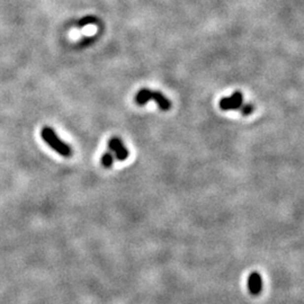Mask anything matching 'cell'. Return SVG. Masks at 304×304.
Instances as JSON below:
<instances>
[{"mask_svg": "<svg viewBox=\"0 0 304 304\" xmlns=\"http://www.w3.org/2000/svg\"><path fill=\"white\" fill-rule=\"evenodd\" d=\"M243 104V96L240 92H235L230 97H223L219 106L222 110H236Z\"/></svg>", "mask_w": 304, "mask_h": 304, "instance_id": "7a4b0ae2", "label": "cell"}, {"mask_svg": "<svg viewBox=\"0 0 304 304\" xmlns=\"http://www.w3.org/2000/svg\"><path fill=\"white\" fill-rule=\"evenodd\" d=\"M248 291L251 295H259L263 291V278L258 273H251L248 277Z\"/></svg>", "mask_w": 304, "mask_h": 304, "instance_id": "277c9868", "label": "cell"}, {"mask_svg": "<svg viewBox=\"0 0 304 304\" xmlns=\"http://www.w3.org/2000/svg\"><path fill=\"white\" fill-rule=\"evenodd\" d=\"M41 137L51 149L54 150L60 156L65 158H70L72 156V149H71L70 145L63 142L50 126H44L41 130Z\"/></svg>", "mask_w": 304, "mask_h": 304, "instance_id": "6da1fadb", "label": "cell"}, {"mask_svg": "<svg viewBox=\"0 0 304 304\" xmlns=\"http://www.w3.org/2000/svg\"><path fill=\"white\" fill-rule=\"evenodd\" d=\"M239 109H240V112H241L243 116H248V115H250L252 112H254L255 107H254V105L249 102V104H244V105L242 104V106Z\"/></svg>", "mask_w": 304, "mask_h": 304, "instance_id": "ba28073f", "label": "cell"}, {"mask_svg": "<svg viewBox=\"0 0 304 304\" xmlns=\"http://www.w3.org/2000/svg\"><path fill=\"white\" fill-rule=\"evenodd\" d=\"M151 101H156V104L159 106V108L164 110V112H167V110L171 108V101H169L163 93L158 92V90H152Z\"/></svg>", "mask_w": 304, "mask_h": 304, "instance_id": "5b68a950", "label": "cell"}, {"mask_svg": "<svg viewBox=\"0 0 304 304\" xmlns=\"http://www.w3.org/2000/svg\"><path fill=\"white\" fill-rule=\"evenodd\" d=\"M151 93H152V90L149 88L140 89L139 92L136 93L135 97H134V101H135V104L139 106H144L147 102L151 101Z\"/></svg>", "mask_w": 304, "mask_h": 304, "instance_id": "8992f818", "label": "cell"}, {"mask_svg": "<svg viewBox=\"0 0 304 304\" xmlns=\"http://www.w3.org/2000/svg\"><path fill=\"white\" fill-rule=\"evenodd\" d=\"M101 164L104 168L106 169H109L113 167L114 165V155L110 151H107L105 152L104 155L101 156Z\"/></svg>", "mask_w": 304, "mask_h": 304, "instance_id": "52a82bcc", "label": "cell"}, {"mask_svg": "<svg viewBox=\"0 0 304 304\" xmlns=\"http://www.w3.org/2000/svg\"><path fill=\"white\" fill-rule=\"evenodd\" d=\"M97 17H94V16H87V17H84L81 18L80 21H79L78 25L79 26H85V25H88V24H95L97 23Z\"/></svg>", "mask_w": 304, "mask_h": 304, "instance_id": "9c48e42d", "label": "cell"}, {"mask_svg": "<svg viewBox=\"0 0 304 304\" xmlns=\"http://www.w3.org/2000/svg\"><path fill=\"white\" fill-rule=\"evenodd\" d=\"M108 149L117 160L124 161L128 159L129 150L126 149L123 141L118 139V137H112V139L108 141Z\"/></svg>", "mask_w": 304, "mask_h": 304, "instance_id": "3957f363", "label": "cell"}]
</instances>
